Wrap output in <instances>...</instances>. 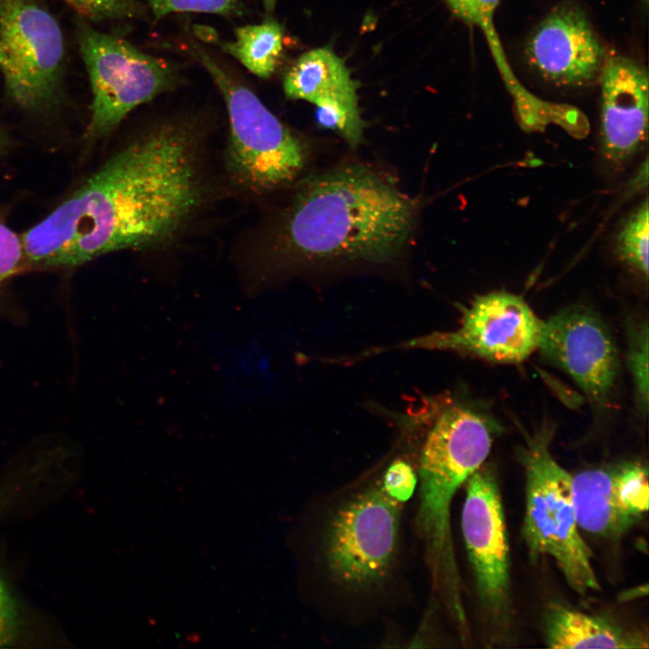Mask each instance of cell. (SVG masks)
<instances>
[{
    "instance_id": "484cf974",
    "label": "cell",
    "mask_w": 649,
    "mask_h": 649,
    "mask_svg": "<svg viewBox=\"0 0 649 649\" xmlns=\"http://www.w3.org/2000/svg\"><path fill=\"white\" fill-rule=\"evenodd\" d=\"M4 144H5V139H4V136H3V134H2V133H1V131H0V151H2V149H3V147H4Z\"/></svg>"
},
{
    "instance_id": "9c48e42d",
    "label": "cell",
    "mask_w": 649,
    "mask_h": 649,
    "mask_svg": "<svg viewBox=\"0 0 649 649\" xmlns=\"http://www.w3.org/2000/svg\"><path fill=\"white\" fill-rule=\"evenodd\" d=\"M543 320L519 296L494 291L478 296L463 309L455 331L434 333L408 347L450 350L498 363H518L537 350Z\"/></svg>"
},
{
    "instance_id": "e0dca14e",
    "label": "cell",
    "mask_w": 649,
    "mask_h": 649,
    "mask_svg": "<svg viewBox=\"0 0 649 649\" xmlns=\"http://www.w3.org/2000/svg\"><path fill=\"white\" fill-rule=\"evenodd\" d=\"M221 47L250 72L268 78L280 62L283 31L279 23L270 20L240 26L234 32V39L223 42Z\"/></svg>"
},
{
    "instance_id": "8992f818",
    "label": "cell",
    "mask_w": 649,
    "mask_h": 649,
    "mask_svg": "<svg viewBox=\"0 0 649 649\" xmlns=\"http://www.w3.org/2000/svg\"><path fill=\"white\" fill-rule=\"evenodd\" d=\"M78 45L92 90L90 141L108 135L134 108L179 84L178 70L165 59L87 24L79 27Z\"/></svg>"
},
{
    "instance_id": "d4e9b609",
    "label": "cell",
    "mask_w": 649,
    "mask_h": 649,
    "mask_svg": "<svg viewBox=\"0 0 649 649\" xmlns=\"http://www.w3.org/2000/svg\"><path fill=\"white\" fill-rule=\"evenodd\" d=\"M19 628L18 611L8 589L0 579V647L14 642Z\"/></svg>"
},
{
    "instance_id": "9a60e30c",
    "label": "cell",
    "mask_w": 649,
    "mask_h": 649,
    "mask_svg": "<svg viewBox=\"0 0 649 649\" xmlns=\"http://www.w3.org/2000/svg\"><path fill=\"white\" fill-rule=\"evenodd\" d=\"M605 156L622 163L644 145L648 128V73L625 56L607 58L599 78Z\"/></svg>"
},
{
    "instance_id": "8fae6325",
    "label": "cell",
    "mask_w": 649,
    "mask_h": 649,
    "mask_svg": "<svg viewBox=\"0 0 649 649\" xmlns=\"http://www.w3.org/2000/svg\"><path fill=\"white\" fill-rule=\"evenodd\" d=\"M537 350L565 371L590 400L606 402L619 359L610 331L595 312L574 306L543 320Z\"/></svg>"
},
{
    "instance_id": "2e32d148",
    "label": "cell",
    "mask_w": 649,
    "mask_h": 649,
    "mask_svg": "<svg viewBox=\"0 0 649 649\" xmlns=\"http://www.w3.org/2000/svg\"><path fill=\"white\" fill-rule=\"evenodd\" d=\"M544 636L551 648H647L643 632L628 629L607 617L552 606L544 617Z\"/></svg>"
},
{
    "instance_id": "ffe728a7",
    "label": "cell",
    "mask_w": 649,
    "mask_h": 649,
    "mask_svg": "<svg viewBox=\"0 0 649 649\" xmlns=\"http://www.w3.org/2000/svg\"><path fill=\"white\" fill-rule=\"evenodd\" d=\"M628 367L632 374L638 402L644 410L648 406V327L641 324L632 331L628 351Z\"/></svg>"
},
{
    "instance_id": "7c38bea8",
    "label": "cell",
    "mask_w": 649,
    "mask_h": 649,
    "mask_svg": "<svg viewBox=\"0 0 649 649\" xmlns=\"http://www.w3.org/2000/svg\"><path fill=\"white\" fill-rule=\"evenodd\" d=\"M571 493L579 528L620 537L648 510V470L639 462L586 470L571 476Z\"/></svg>"
},
{
    "instance_id": "d6986e66",
    "label": "cell",
    "mask_w": 649,
    "mask_h": 649,
    "mask_svg": "<svg viewBox=\"0 0 649 649\" xmlns=\"http://www.w3.org/2000/svg\"><path fill=\"white\" fill-rule=\"evenodd\" d=\"M154 16L160 19L175 13H204L239 16L244 13V0H148Z\"/></svg>"
},
{
    "instance_id": "277c9868",
    "label": "cell",
    "mask_w": 649,
    "mask_h": 649,
    "mask_svg": "<svg viewBox=\"0 0 649 649\" xmlns=\"http://www.w3.org/2000/svg\"><path fill=\"white\" fill-rule=\"evenodd\" d=\"M189 50L224 97L230 123L227 166L232 177L258 193L290 183L306 163L302 141L206 48L192 41Z\"/></svg>"
},
{
    "instance_id": "603a6c76",
    "label": "cell",
    "mask_w": 649,
    "mask_h": 649,
    "mask_svg": "<svg viewBox=\"0 0 649 649\" xmlns=\"http://www.w3.org/2000/svg\"><path fill=\"white\" fill-rule=\"evenodd\" d=\"M24 260L22 237L0 222V286L20 270Z\"/></svg>"
},
{
    "instance_id": "4fadbf2b",
    "label": "cell",
    "mask_w": 649,
    "mask_h": 649,
    "mask_svg": "<svg viewBox=\"0 0 649 649\" xmlns=\"http://www.w3.org/2000/svg\"><path fill=\"white\" fill-rule=\"evenodd\" d=\"M526 55L544 79L562 87L598 79L608 58L591 23L572 6L554 9L539 23L527 41Z\"/></svg>"
},
{
    "instance_id": "30bf717a",
    "label": "cell",
    "mask_w": 649,
    "mask_h": 649,
    "mask_svg": "<svg viewBox=\"0 0 649 649\" xmlns=\"http://www.w3.org/2000/svg\"><path fill=\"white\" fill-rule=\"evenodd\" d=\"M465 483L462 528L477 592L490 620L503 624L510 609L509 546L498 485L489 465Z\"/></svg>"
},
{
    "instance_id": "6da1fadb",
    "label": "cell",
    "mask_w": 649,
    "mask_h": 649,
    "mask_svg": "<svg viewBox=\"0 0 649 649\" xmlns=\"http://www.w3.org/2000/svg\"><path fill=\"white\" fill-rule=\"evenodd\" d=\"M196 146L195 132L180 123L133 140L22 235L27 261L76 267L173 238L202 198Z\"/></svg>"
},
{
    "instance_id": "5b68a950",
    "label": "cell",
    "mask_w": 649,
    "mask_h": 649,
    "mask_svg": "<svg viewBox=\"0 0 649 649\" xmlns=\"http://www.w3.org/2000/svg\"><path fill=\"white\" fill-rule=\"evenodd\" d=\"M553 431L544 426L527 435L520 451L526 475L523 536L531 559L552 557L568 585L579 594L599 590L591 552L579 532L571 474L550 451Z\"/></svg>"
},
{
    "instance_id": "44dd1931",
    "label": "cell",
    "mask_w": 649,
    "mask_h": 649,
    "mask_svg": "<svg viewBox=\"0 0 649 649\" xmlns=\"http://www.w3.org/2000/svg\"><path fill=\"white\" fill-rule=\"evenodd\" d=\"M79 14L92 20L123 19L137 16L135 0H63Z\"/></svg>"
},
{
    "instance_id": "7402d4cb",
    "label": "cell",
    "mask_w": 649,
    "mask_h": 649,
    "mask_svg": "<svg viewBox=\"0 0 649 649\" xmlns=\"http://www.w3.org/2000/svg\"><path fill=\"white\" fill-rule=\"evenodd\" d=\"M416 483L417 477L411 465L403 460H396L386 470L381 488L391 498L403 503L411 498Z\"/></svg>"
},
{
    "instance_id": "3957f363",
    "label": "cell",
    "mask_w": 649,
    "mask_h": 649,
    "mask_svg": "<svg viewBox=\"0 0 649 649\" xmlns=\"http://www.w3.org/2000/svg\"><path fill=\"white\" fill-rule=\"evenodd\" d=\"M498 425L485 414L453 404L443 408L427 433L419 462L417 524L432 564L455 563L450 508L459 488L486 461Z\"/></svg>"
},
{
    "instance_id": "52a82bcc",
    "label": "cell",
    "mask_w": 649,
    "mask_h": 649,
    "mask_svg": "<svg viewBox=\"0 0 649 649\" xmlns=\"http://www.w3.org/2000/svg\"><path fill=\"white\" fill-rule=\"evenodd\" d=\"M64 59L60 27L37 0H0V73L9 97L36 111L58 97Z\"/></svg>"
},
{
    "instance_id": "ba28073f",
    "label": "cell",
    "mask_w": 649,
    "mask_h": 649,
    "mask_svg": "<svg viewBox=\"0 0 649 649\" xmlns=\"http://www.w3.org/2000/svg\"><path fill=\"white\" fill-rule=\"evenodd\" d=\"M400 503L381 486L359 493L333 516L324 536V559L333 579L351 590L383 580L398 542Z\"/></svg>"
},
{
    "instance_id": "5bb4252c",
    "label": "cell",
    "mask_w": 649,
    "mask_h": 649,
    "mask_svg": "<svg viewBox=\"0 0 649 649\" xmlns=\"http://www.w3.org/2000/svg\"><path fill=\"white\" fill-rule=\"evenodd\" d=\"M356 88L344 62L328 48L302 54L283 79L288 98L314 104L318 123L337 131L352 147L361 142L364 127Z\"/></svg>"
},
{
    "instance_id": "7a4b0ae2",
    "label": "cell",
    "mask_w": 649,
    "mask_h": 649,
    "mask_svg": "<svg viewBox=\"0 0 649 649\" xmlns=\"http://www.w3.org/2000/svg\"><path fill=\"white\" fill-rule=\"evenodd\" d=\"M414 202L361 165L334 169L299 188L283 227V245L306 261H385L407 242Z\"/></svg>"
},
{
    "instance_id": "ac0fdd59",
    "label": "cell",
    "mask_w": 649,
    "mask_h": 649,
    "mask_svg": "<svg viewBox=\"0 0 649 649\" xmlns=\"http://www.w3.org/2000/svg\"><path fill=\"white\" fill-rule=\"evenodd\" d=\"M648 211L645 199L629 215L617 239L621 258L645 277L648 275Z\"/></svg>"
},
{
    "instance_id": "cb8c5ba5",
    "label": "cell",
    "mask_w": 649,
    "mask_h": 649,
    "mask_svg": "<svg viewBox=\"0 0 649 649\" xmlns=\"http://www.w3.org/2000/svg\"><path fill=\"white\" fill-rule=\"evenodd\" d=\"M500 0H446L452 12L470 24L491 30L494 11Z\"/></svg>"
}]
</instances>
